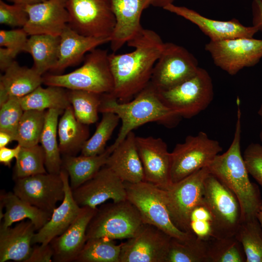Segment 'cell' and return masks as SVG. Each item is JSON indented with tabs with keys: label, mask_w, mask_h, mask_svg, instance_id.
<instances>
[{
	"label": "cell",
	"mask_w": 262,
	"mask_h": 262,
	"mask_svg": "<svg viewBox=\"0 0 262 262\" xmlns=\"http://www.w3.org/2000/svg\"><path fill=\"white\" fill-rule=\"evenodd\" d=\"M246 262H262V229L257 217L241 221L235 234Z\"/></svg>",
	"instance_id": "cell-34"
},
{
	"label": "cell",
	"mask_w": 262,
	"mask_h": 262,
	"mask_svg": "<svg viewBox=\"0 0 262 262\" xmlns=\"http://www.w3.org/2000/svg\"><path fill=\"white\" fill-rule=\"evenodd\" d=\"M46 113V111H24L15 136V141L21 147H32L40 142Z\"/></svg>",
	"instance_id": "cell-37"
},
{
	"label": "cell",
	"mask_w": 262,
	"mask_h": 262,
	"mask_svg": "<svg viewBox=\"0 0 262 262\" xmlns=\"http://www.w3.org/2000/svg\"><path fill=\"white\" fill-rule=\"evenodd\" d=\"M25 6L17 4L10 5L0 0V23L23 28L29 19Z\"/></svg>",
	"instance_id": "cell-43"
},
{
	"label": "cell",
	"mask_w": 262,
	"mask_h": 262,
	"mask_svg": "<svg viewBox=\"0 0 262 262\" xmlns=\"http://www.w3.org/2000/svg\"><path fill=\"white\" fill-rule=\"evenodd\" d=\"M60 39V36L49 34H34L28 38L24 52L31 55L33 67L40 75L51 70L56 65Z\"/></svg>",
	"instance_id": "cell-30"
},
{
	"label": "cell",
	"mask_w": 262,
	"mask_h": 262,
	"mask_svg": "<svg viewBox=\"0 0 262 262\" xmlns=\"http://www.w3.org/2000/svg\"><path fill=\"white\" fill-rule=\"evenodd\" d=\"M68 96L74 115L79 122L88 125L98 121L102 94L68 89Z\"/></svg>",
	"instance_id": "cell-36"
},
{
	"label": "cell",
	"mask_w": 262,
	"mask_h": 262,
	"mask_svg": "<svg viewBox=\"0 0 262 262\" xmlns=\"http://www.w3.org/2000/svg\"><path fill=\"white\" fill-rule=\"evenodd\" d=\"M209 174L208 167H205L163 189L171 218L183 231L192 233L190 215L193 209L203 201L204 181Z\"/></svg>",
	"instance_id": "cell-9"
},
{
	"label": "cell",
	"mask_w": 262,
	"mask_h": 262,
	"mask_svg": "<svg viewBox=\"0 0 262 262\" xmlns=\"http://www.w3.org/2000/svg\"><path fill=\"white\" fill-rule=\"evenodd\" d=\"M97 209L81 207L79 214L68 228L50 242L53 251V261L75 262L87 240V227Z\"/></svg>",
	"instance_id": "cell-21"
},
{
	"label": "cell",
	"mask_w": 262,
	"mask_h": 262,
	"mask_svg": "<svg viewBox=\"0 0 262 262\" xmlns=\"http://www.w3.org/2000/svg\"><path fill=\"white\" fill-rule=\"evenodd\" d=\"M64 110L50 109L46 111L44 126L40 142L45 153V167L48 173L60 174L62 158L57 141L58 118Z\"/></svg>",
	"instance_id": "cell-31"
},
{
	"label": "cell",
	"mask_w": 262,
	"mask_h": 262,
	"mask_svg": "<svg viewBox=\"0 0 262 262\" xmlns=\"http://www.w3.org/2000/svg\"><path fill=\"white\" fill-rule=\"evenodd\" d=\"M16 160L14 180L47 173L44 151L38 144L29 147H21Z\"/></svg>",
	"instance_id": "cell-38"
},
{
	"label": "cell",
	"mask_w": 262,
	"mask_h": 262,
	"mask_svg": "<svg viewBox=\"0 0 262 262\" xmlns=\"http://www.w3.org/2000/svg\"><path fill=\"white\" fill-rule=\"evenodd\" d=\"M199 67L196 59L185 48L165 43L150 82L158 90L169 89L193 77Z\"/></svg>",
	"instance_id": "cell-12"
},
{
	"label": "cell",
	"mask_w": 262,
	"mask_h": 262,
	"mask_svg": "<svg viewBox=\"0 0 262 262\" xmlns=\"http://www.w3.org/2000/svg\"><path fill=\"white\" fill-rule=\"evenodd\" d=\"M190 228L192 233L201 239L208 241L214 238L213 218L204 201L196 206L191 212Z\"/></svg>",
	"instance_id": "cell-41"
},
{
	"label": "cell",
	"mask_w": 262,
	"mask_h": 262,
	"mask_svg": "<svg viewBox=\"0 0 262 262\" xmlns=\"http://www.w3.org/2000/svg\"><path fill=\"white\" fill-rule=\"evenodd\" d=\"M222 150L219 142L210 138L205 132L187 136L171 152L172 183L207 167Z\"/></svg>",
	"instance_id": "cell-8"
},
{
	"label": "cell",
	"mask_w": 262,
	"mask_h": 262,
	"mask_svg": "<svg viewBox=\"0 0 262 262\" xmlns=\"http://www.w3.org/2000/svg\"><path fill=\"white\" fill-rule=\"evenodd\" d=\"M21 147L17 144L14 148H8L6 147L0 148V163L6 166L10 167L12 160L17 157Z\"/></svg>",
	"instance_id": "cell-47"
},
{
	"label": "cell",
	"mask_w": 262,
	"mask_h": 262,
	"mask_svg": "<svg viewBox=\"0 0 262 262\" xmlns=\"http://www.w3.org/2000/svg\"><path fill=\"white\" fill-rule=\"evenodd\" d=\"M0 131L15 136L24 110L18 98L10 97L0 107Z\"/></svg>",
	"instance_id": "cell-42"
},
{
	"label": "cell",
	"mask_w": 262,
	"mask_h": 262,
	"mask_svg": "<svg viewBox=\"0 0 262 262\" xmlns=\"http://www.w3.org/2000/svg\"><path fill=\"white\" fill-rule=\"evenodd\" d=\"M57 130L59 149L63 156H76L89 136L87 125L76 119L71 105L64 110Z\"/></svg>",
	"instance_id": "cell-28"
},
{
	"label": "cell",
	"mask_w": 262,
	"mask_h": 262,
	"mask_svg": "<svg viewBox=\"0 0 262 262\" xmlns=\"http://www.w3.org/2000/svg\"><path fill=\"white\" fill-rule=\"evenodd\" d=\"M99 112L115 114L121 121L118 135L110 146L113 150L129 133L141 125L154 122L174 128L181 118L163 103L158 90L150 82L133 99L127 102H120L109 93L102 94Z\"/></svg>",
	"instance_id": "cell-3"
},
{
	"label": "cell",
	"mask_w": 262,
	"mask_h": 262,
	"mask_svg": "<svg viewBox=\"0 0 262 262\" xmlns=\"http://www.w3.org/2000/svg\"><path fill=\"white\" fill-rule=\"evenodd\" d=\"M253 25H258L262 30V0H254L252 3Z\"/></svg>",
	"instance_id": "cell-49"
},
{
	"label": "cell",
	"mask_w": 262,
	"mask_h": 262,
	"mask_svg": "<svg viewBox=\"0 0 262 262\" xmlns=\"http://www.w3.org/2000/svg\"><path fill=\"white\" fill-rule=\"evenodd\" d=\"M243 156L249 174L262 188V145L250 143L246 148Z\"/></svg>",
	"instance_id": "cell-44"
},
{
	"label": "cell",
	"mask_w": 262,
	"mask_h": 262,
	"mask_svg": "<svg viewBox=\"0 0 262 262\" xmlns=\"http://www.w3.org/2000/svg\"><path fill=\"white\" fill-rule=\"evenodd\" d=\"M17 55L13 50L5 47L0 48V68L4 71L15 61Z\"/></svg>",
	"instance_id": "cell-48"
},
{
	"label": "cell",
	"mask_w": 262,
	"mask_h": 262,
	"mask_svg": "<svg viewBox=\"0 0 262 262\" xmlns=\"http://www.w3.org/2000/svg\"><path fill=\"white\" fill-rule=\"evenodd\" d=\"M13 140L14 139L10 134L0 131V148L6 147L10 142Z\"/></svg>",
	"instance_id": "cell-50"
},
{
	"label": "cell",
	"mask_w": 262,
	"mask_h": 262,
	"mask_svg": "<svg viewBox=\"0 0 262 262\" xmlns=\"http://www.w3.org/2000/svg\"><path fill=\"white\" fill-rule=\"evenodd\" d=\"M28 34L23 28L12 30H0V46L15 51L17 54L24 51Z\"/></svg>",
	"instance_id": "cell-45"
},
{
	"label": "cell",
	"mask_w": 262,
	"mask_h": 262,
	"mask_svg": "<svg viewBox=\"0 0 262 262\" xmlns=\"http://www.w3.org/2000/svg\"><path fill=\"white\" fill-rule=\"evenodd\" d=\"M113 150L110 146L101 154L94 156L64 155L62 169L65 170L73 190L92 178L103 166Z\"/></svg>",
	"instance_id": "cell-27"
},
{
	"label": "cell",
	"mask_w": 262,
	"mask_h": 262,
	"mask_svg": "<svg viewBox=\"0 0 262 262\" xmlns=\"http://www.w3.org/2000/svg\"><path fill=\"white\" fill-rule=\"evenodd\" d=\"M102 118L92 135L84 144L81 155L94 156L102 153L106 149L107 141L118 125L120 118L111 112L103 113Z\"/></svg>",
	"instance_id": "cell-39"
},
{
	"label": "cell",
	"mask_w": 262,
	"mask_h": 262,
	"mask_svg": "<svg viewBox=\"0 0 262 262\" xmlns=\"http://www.w3.org/2000/svg\"><path fill=\"white\" fill-rule=\"evenodd\" d=\"M24 111H46L50 109L66 110L71 106L68 89L59 86L41 85L28 95L18 98Z\"/></svg>",
	"instance_id": "cell-32"
},
{
	"label": "cell",
	"mask_w": 262,
	"mask_h": 262,
	"mask_svg": "<svg viewBox=\"0 0 262 262\" xmlns=\"http://www.w3.org/2000/svg\"><path fill=\"white\" fill-rule=\"evenodd\" d=\"M36 230L30 220H22L14 227L0 229V262H26L32 251Z\"/></svg>",
	"instance_id": "cell-24"
},
{
	"label": "cell",
	"mask_w": 262,
	"mask_h": 262,
	"mask_svg": "<svg viewBox=\"0 0 262 262\" xmlns=\"http://www.w3.org/2000/svg\"><path fill=\"white\" fill-rule=\"evenodd\" d=\"M158 92L167 107L185 118H191L205 110L214 97L211 77L200 67L190 79L171 89Z\"/></svg>",
	"instance_id": "cell-7"
},
{
	"label": "cell",
	"mask_w": 262,
	"mask_h": 262,
	"mask_svg": "<svg viewBox=\"0 0 262 262\" xmlns=\"http://www.w3.org/2000/svg\"><path fill=\"white\" fill-rule=\"evenodd\" d=\"M57 63L51 70L61 72L79 63L84 54L98 46L110 42V39L86 36L79 34L67 25L60 35Z\"/></svg>",
	"instance_id": "cell-25"
},
{
	"label": "cell",
	"mask_w": 262,
	"mask_h": 262,
	"mask_svg": "<svg viewBox=\"0 0 262 262\" xmlns=\"http://www.w3.org/2000/svg\"><path fill=\"white\" fill-rule=\"evenodd\" d=\"M133 131L113 150L105 165L124 182L138 183L145 180L143 165L138 151Z\"/></svg>",
	"instance_id": "cell-23"
},
{
	"label": "cell",
	"mask_w": 262,
	"mask_h": 262,
	"mask_svg": "<svg viewBox=\"0 0 262 262\" xmlns=\"http://www.w3.org/2000/svg\"><path fill=\"white\" fill-rule=\"evenodd\" d=\"M171 238L157 227L143 223L121 244L119 262H165Z\"/></svg>",
	"instance_id": "cell-14"
},
{
	"label": "cell",
	"mask_w": 262,
	"mask_h": 262,
	"mask_svg": "<svg viewBox=\"0 0 262 262\" xmlns=\"http://www.w3.org/2000/svg\"><path fill=\"white\" fill-rule=\"evenodd\" d=\"M127 199L139 212L143 223L153 225L172 238L185 240L193 235L180 229L172 221L163 189L145 180L135 183L124 182Z\"/></svg>",
	"instance_id": "cell-5"
},
{
	"label": "cell",
	"mask_w": 262,
	"mask_h": 262,
	"mask_svg": "<svg viewBox=\"0 0 262 262\" xmlns=\"http://www.w3.org/2000/svg\"><path fill=\"white\" fill-rule=\"evenodd\" d=\"M143 224L136 207L127 199L102 205L91 219L87 229V239L111 240L132 237Z\"/></svg>",
	"instance_id": "cell-6"
},
{
	"label": "cell",
	"mask_w": 262,
	"mask_h": 262,
	"mask_svg": "<svg viewBox=\"0 0 262 262\" xmlns=\"http://www.w3.org/2000/svg\"><path fill=\"white\" fill-rule=\"evenodd\" d=\"M258 114L261 119V129L260 132L259 136H260V140L261 143V144L262 145V103L260 106V108L258 111Z\"/></svg>",
	"instance_id": "cell-53"
},
{
	"label": "cell",
	"mask_w": 262,
	"mask_h": 262,
	"mask_svg": "<svg viewBox=\"0 0 262 262\" xmlns=\"http://www.w3.org/2000/svg\"><path fill=\"white\" fill-rule=\"evenodd\" d=\"M163 9L195 24L212 41L237 37H253L258 32L262 31L259 26H246L235 18L228 21L210 19L195 10L184 6H176L173 3Z\"/></svg>",
	"instance_id": "cell-19"
},
{
	"label": "cell",
	"mask_w": 262,
	"mask_h": 262,
	"mask_svg": "<svg viewBox=\"0 0 262 262\" xmlns=\"http://www.w3.org/2000/svg\"><path fill=\"white\" fill-rule=\"evenodd\" d=\"M108 55L106 50L96 48L86 55L81 67L67 74L45 75L43 83L68 90L111 94L114 84Z\"/></svg>",
	"instance_id": "cell-4"
},
{
	"label": "cell",
	"mask_w": 262,
	"mask_h": 262,
	"mask_svg": "<svg viewBox=\"0 0 262 262\" xmlns=\"http://www.w3.org/2000/svg\"><path fill=\"white\" fill-rule=\"evenodd\" d=\"M165 262H209L208 241L195 235L185 240L172 238Z\"/></svg>",
	"instance_id": "cell-33"
},
{
	"label": "cell",
	"mask_w": 262,
	"mask_h": 262,
	"mask_svg": "<svg viewBox=\"0 0 262 262\" xmlns=\"http://www.w3.org/2000/svg\"><path fill=\"white\" fill-rule=\"evenodd\" d=\"M136 145L143 165L144 180L165 190L172 184L171 152L161 138L136 136Z\"/></svg>",
	"instance_id": "cell-17"
},
{
	"label": "cell",
	"mask_w": 262,
	"mask_h": 262,
	"mask_svg": "<svg viewBox=\"0 0 262 262\" xmlns=\"http://www.w3.org/2000/svg\"><path fill=\"white\" fill-rule=\"evenodd\" d=\"M256 217L262 229V205L261 206L257 212Z\"/></svg>",
	"instance_id": "cell-54"
},
{
	"label": "cell",
	"mask_w": 262,
	"mask_h": 262,
	"mask_svg": "<svg viewBox=\"0 0 262 262\" xmlns=\"http://www.w3.org/2000/svg\"><path fill=\"white\" fill-rule=\"evenodd\" d=\"M66 0H46L25 6L29 19L23 28L28 35L60 36L68 25Z\"/></svg>",
	"instance_id": "cell-18"
},
{
	"label": "cell",
	"mask_w": 262,
	"mask_h": 262,
	"mask_svg": "<svg viewBox=\"0 0 262 262\" xmlns=\"http://www.w3.org/2000/svg\"><path fill=\"white\" fill-rule=\"evenodd\" d=\"M14 3V4H20L22 5H27L33 4L46 0H7Z\"/></svg>",
	"instance_id": "cell-52"
},
{
	"label": "cell",
	"mask_w": 262,
	"mask_h": 262,
	"mask_svg": "<svg viewBox=\"0 0 262 262\" xmlns=\"http://www.w3.org/2000/svg\"><path fill=\"white\" fill-rule=\"evenodd\" d=\"M208 241L209 262H246L242 246L235 235Z\"/></svg>",
	"instance_id": "cell-40"
},
{
	"label": "cell",
	"mask_w": 262,
	"mask_h": 262,
	"mask_svg": "<svg viewBox=\"0 0 262 262\" xmlns=\"http://www.w3.org/2000/svg\"><path fill=\"white\" fill-rule=\"evenodd\" d=\"M108 0L115 19L110 41L111 49L115 52L142 30L141 16L150 4L148 0Z\"/></svg>",
	"instance_id": "cell-20"
},
{
	"label": "cell",
	"mask_w": 262,
	"mask_h": 262,
	"mask_svg": "<svg viewBox=\"0 0 262 262\" xmlns=\"http://www.w3.org/2000/svg\"><path fill=\"white\" fill-rule=\"evenodd\" d=\"M66 7L72 29L86 36L110 40L115 19L108 0H66Z\"/></svg>",
	"instance_id": "cell-10"
},
{
	"label": "cell",
	"mask_w": 262,
	"mask_h": 262,
	"mask_svg": "<svg viewBox=\"0 0 262 262\" xmlns=\"http://www.w3.org/2000/svg\"><path fill=\"white\" fill-rule=\"evenodd\" d=\"M31 254L26 262H51L53 251L50 244L43 245L33 244Z\"/></svg>",
	"instance_id": "cell-46"
},
{
	"label": "cell",
	"mask_w": 262,
	"mask_h": 262,
	"mask_svg": "<svg viewBox=\"0 0 262 262\" xmlns=\"http://www.w3.org/2000/svg\"><path fill=\"white\" fill-rule=\"evenodd\" d=\"M72 191L74 199L80 207L97 208L109 199L114 202L127 199L124 182L106 165Z\"/></svg>",
	"instance_id": "cell-16"
},
{
	"label": "cell",
	"mask_w": 262,
	"mask_h": 262,
	"mask_svg": "<svg viewBox=\"0 0 262 262\" xmlns=\"http://www.w3.org/2000/svg\"><path fill=\"white\" fill-rule=\"evenodd\" d=\"M0 199V205L5 210L0 229L7 228L15 222L28 219L38 230L49 220L51 215L22 200L12 192L1 193Z\"/></svg>",
	"instance_id": "cell-26"
},
{
	"label": "cell",
	"mask_w": 262,
	"mask_h": 262,
	"mask_svg": "<svg viewBox=\"0 0 262 262\" xmlns=\"http://www.w3.org/2000/svg\"><path fill=\"white\" fill-rule=\"evenodd\" d=\"M236 104V121L232 142L228 150L216 155L207 167L210 173L236 196L240 205L243 221L256 217L262 200L258 187L249 180L241 153L242 112L239 98Z\"/></svg>",
	"instance_id": "cell-2"
},
{
	"label": "cell",
	"mask_w": 262,
	"mask_h": 262,
	"mask_svg": "<svg viewBox=\"0 0 262 262\" xmlns=\"http://www.w3.org/2000/svg\"><path fill=\"white\" fill-rule=\"evenodd\" d=\"M121 246L108 238H89L75 262H119Z\"/></svg>",
	"instance_id": "cell-35"
},
{
	"label": "cell",
	"mask_w": 262,
	"mask_h": 262,
	"mask_svg": "<svg viewBox=\"0 0 262 262\" xmlns=\"http://www.w3.org/2000/svg\"><path fill=\"white\" fill-rule=\"evenodd\" d=\"M203 201L214 220L215 237L235 235L241 221V210L235 195L210 173L204 184Z\"/></svg>",
	"instance_id": "cell-11"
},
{
	"label": "cell",
	"mask_w": 262,
	"mask_h": 262,
	"mask_svg": "<svg viewBox=\"0 0 262 262\" xmlns=\"http://www.w3.org/2000/svg\"><path fill=\"white\" fill-rule=\"evenodd\" d=\"M205 49L214 64L230 75L245 67L257 65L262 58V39L237 37L221 41H210Z\"/></svg>",
	"instance_id": "cell-13"
},
{
	"label": "cell",
	"mask_w": 262,
	"mask_h": 262,
	"mask_svg": "<svg viewBox=\"0 0 262 262\" xmlns=\"http://www.w3.org/2000/svg\"><path fill=\"white\" fill-rule=\"evenodd\" d=\"M60 175L64 183V198L54 210L49 220L35 233L33 245L49 244L68 228L81 211V207L74 198L67 172L62 169Z\"/></svg>",
	"instance_id": "cell-22"
},
{
	"label": "cell",
	"mask_w": 262,
	"mask_h": 262,
	"mask_svg": "<svg viewBox=\"0 0 262 262\" xmlns=\"http://www.w3.org/2000/svg\"><path fill=\"white\" fill-rule=\"evenodd\" d=\"M164 43L155 32L143 28L127 42L128 46L134 48L133 51L109 54L114 84L110 94L120 102H125L144 89L150 81L154 66Z\"/></svg>",
	"instance_id": "cell-1"
},
{
	"label": "cell",
	"mask_w": 262,
	"mask_h": 262,
	"mask_svg": "<svg viewBox=\"0 0 262 262\" xmlns=\"http://www.w3.org/2000/svg\"><path fill=\"white\" fill-rule=\"evenodd\" d=\"M0 75V87L10 97L22 98L43 83V76L33 67L20 66L14 61Z\"/></svg>",
	"instance_id": "cell-29"
},
{
	"label": "cell",
	"mask_w": 262,
	"mask_h": 262,
	"mask_svg": "<svg viewBox=\"0 0 262 262\" xmlns=\"http://www.w3.org/2000/svg\"><path fill=\"white\" fill-rule=\"evenodd\" d=\"M149 4L154 6L162 7L164 8L166 6L172 4L175 0H148Z\"/></svg>",
	"instance_id": "cell-51"
},
{
	"label": "cell",
	"mask_w": 262,
	"mask_h": 262,
	"mask_svg": "<svg viewBox=\"0 0 262 262\" xmlns=\"http://www.w3.org/2000/svg\"><path fill=\"white\" fill-rule=\"evenodd\" d=\"M13 193L22 200L51 215L65 196L60 174L46 173L15 179Z\"/></svg>",
	"instance_id": "cell-15"
}]
</instances>
